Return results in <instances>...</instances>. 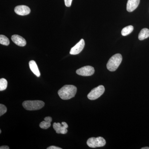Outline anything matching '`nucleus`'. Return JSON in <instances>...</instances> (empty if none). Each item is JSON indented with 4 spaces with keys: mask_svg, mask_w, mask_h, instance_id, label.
Listing matches in <instances>:
<instances>
[{
    "mask_svg": "<svg viewBox=\"0 0 149 149\" xmlns=\"http://www.w3.org/2000/svg\"><path fill=\"white\" fill-rule=\"evenodd\" d=\"M106 143L105 140L102 137L97 138L92 137L88 139L87 142L88 146L92 148L103 147L105 145Z\"/></svg>",
    "mask_w": 149,
    "mask_h": 149,
    "instance_id": "nucleus-4",
    "label": "nucleus"
},
{
    "mask_svg": "<svg viewBox=\"0 0 149 149\" xmlns=\"http://www.w3.org/2000/svg\"><path fill=\"white\" fill-rule=\"evenodd\" d=\"M105 91V88L103 85H100L94 88L88 95V98L94 100L98 98L103 95Z\"/></svg>",
    "mask_w": 149,
    "mask_h": 149,
    "instance_id": "nucleus-5",
    "label": "nucleus"
},
{
    "mask_svg": "<svg viewBox=\"0 0 149 149\" xmlns=\"http://www.w3.org/2000/svg\"><path fill=\"white\" fill-rule=\"evenodd\" d=\"M53 126L57 133L65 134L67 133L68 130L67 128H68V126L66 122H62L61 124L59 123H54Z\"/></svg>",
    "mask_w": 149,
    "mask_h": 149,
    "instance_id": "nucleus-7",
    "label": "nucleus"
},
{
    "mask_svg": "<svg viewBox=\"0 0 149 149\" xmlns=\"http://www.w3.org/2000/svg\"><path fill=\"white\" fill-rule=\"evenodd\" d=\"M44 121L40 123V128L44 129H47L49 128L51 125V122L52 121V118L50 116H47L44 118Z\"/></svg>",
    "mask_w": 149,
    "mask_h": 149,
    "instance_id": "nucleus-13",
    "label": "nucleus"
},
{
    "mask_svg": "<svg viewBox=\"0 0 149 149\" xmlns=\"http://www.w3.org/2000/svg\"><path fill=\"white\" fill-rule=\"evenodd\" d=\"M140 0H128L127 3V10L131 12L137 8L140 3Z\"/></svg>",
    "mask_w": 149,
    "mask_h": 149,
    "instance_id": "nucleus-11",
    "label": "nucleus"
},
{
    "mask_svg": "<svg viewBox=\"0 0 149 149\" xmlns=\"http://www.w3.org/2000/svg\"><path fill=\"white\" fill-rule=\"evenodd\" d=\"M149 37V29L148 28H143L141 30L139 35L140 40H143Z\"/></svg>",
    "mask_w": 149,
    "mask_h": 149,
    "instance_id": "nucleus-14",
    "label": "nucleus"
},
{
    "mask_svg": "<svg viewBox=\"0 0 149 149\" xmlns=\"http://www.w3.org/2000/svg\"><path fill=\"white\" fill-rule=\"evenodd\" d=\"M133 29L134 28L132 25H129V26L125 27L122 29V31H121V35L123 36H127L133 32Z\"/></svg>",
    "mask_w": 149,
    "mask_h": 149,
    "instance_id": "nucleus-15",
    "label": "nucleus"
},
{
    "mask_svg": "<svg viewBox=\"0 0 149 149\" xmlns=\"http://www.w3.org/2000/svg\"><path fill=\"white\" fill-rule=\"evenodd\" d=\"M15 12L20 15H26L30 13L31 10L28 6L24 5L18 6L15 8Z\"/></svg>",
    "mask_w": 149,
    "mask_h": 149,
    "instance_id": "nucleus-9",
    "label": "nucleus"
},
{
    "mask_svg": "<svg viewBox=\"0 0 149 149\" xmlns=\"http://www.w3.org/2000/svg\"><path fill=\"white\" fill-rule=\"evenodd\" d=\"M1 133V130H0V133Z\"/></svg>",
    "mask_w": 149,
    "mask_h": 149,
    "instance_id": "nucleus-23",
    "label": "nucleus"
},
{
    "mask_svg": "<svg viewBox=\"0 0 149 149\" xmlns=\"http://www.w3.org/2000/svg\"><path fill=\"white\" fill-rule=\"evenodd\" d=\"M0 149H9V147L8 146H1V147H0Z\"/></svg>",
    "mask_w": 149,
    "mask_h": 149,
    "instance_id": "nucleus-21",
    "label": "nucleus"
},
{
    "mask_svg": "<svg viewBox=\"0 0 149 149\" xmlns=\"http://www.w3.org/2000/svg\"><path fill=\"white\" fill-rule=\"evenodd\" d=\"M72 0H64L65 4L66 6L69 7L71 5Z\"/></svg>",
    "mask_w": 149,
    "mask_h": 149,
    "instance_id": "nucleus-19",
    "label": "nucleus"
},
{
    "mask_svg": "<svg viewBox=\"0 0 149 149\" xmlns=\"http://www.w3.org/2000/svg\"><path fill=\"white\" fill-rule=\"evenodd\" d=\"M85 45V41L83 39H81L79 42L77 43L75 46L71 48L70 54L71 55L78 54L83 50Z\"/></svg>",
    "mask_w": 149,
    "mask_h": 149,
    "instance_id": "nucleus-8",
    "label": "nucleus"
},
{
    "mask_svg": "<svg viewBox=\"0 0 149 149\" xmlns=\"http://www.w3.org/2000/svg\"><path fill=\"white\" fill-rule=\"evenodd\" d=\"M45 104L44 102L40 100L25 101L22 103L23 107L28 111H35L41 109L44 107Z\"/></svg>",
    "mask_w": 149,
    "mask_h": 149,
    "instance_id": "nucleus-3",
    "label": "nucleus"
},
{
    "mask_svg": "<svg viewBox=\"0 0 149 149\" xmlns=\"http://www.w3.org/2000/svg\"><path fill=\"white\" fill-rule=\"evenodd\" d=\"M7 108L3 104H0V116H1L7 112Z\"/></svg>",
    "mask_w": 149,
    "mask_h": 149,
    "instance_id": "nucleus-18",
    "label": "nucleus"
},
{
    "mask_svg": "<svg viewBox=\"0 0 149 149\" xmlns=\"http://www.w3.org/2000/svg\"><path fill=\"white\" fill-rule=\"evenodd\" d=\"M11 40L13 42L17 45L20 47H24L26 45V40L19 35H13L11 37Z\"/></svg>",
    "mask_w": 149,
    "mask_h": 149,
    "instance_id": "nucleus-10",
    "label": "nucleus"
},
{
    "mask_svg": "<svg viewBox=\"0 0 149 149\" xmlns=\"http://www.w3.org/2000/svg\"><path fill=\"white\" fill-rule=\"evenodd\" d=\"M0 44L5 46H8L10 44L9 40L3 35H0Z\"/></svg>",
    "mask_w": 149,
    "mask_h": 149,
    "instance_id": "nucleus-16",
    "label": "nucleus"
},
{
    "mask_svg": "<svg viewBox=\"0 0 149 149\" xmlns=\"http://www.w3.org/2000/svg\"><path fill=\"white\" fill-rule=\"evenodd\" d=\"M47 149H62L61 148L59 147L55 146H51L47 148Z\"/></svg>",
    "mask_w": 149,
    "mask_h": 149,
    "instance_id": "nucleus-20",
    "label": "nucleus"
},
{
    "mask_svg": "<svg viewBox=\"0 0 149 149\" xmlns=\"http://www.w3.org/2000/svg\"><path fill=\"white\" fill-rule=\"evenodd\" d=\"M8 82L5 78H1L0 79V91H3L6 89L7 87Z\"/></svg>",
    "mask_w": 149,
    "mask_h": 149,
    "instance_id": "nucleus-17",
    "label": "nucleus"
},
{
    "mask_svg": "<svg viewBox=\"0 0 149 149\" xmlns=\"http://www.w3.org/2000/svg\"><path fill=\"white\" fill-rule=\"evenodd\" d=\"M77 88L73 85H65L58 91V95L63 100H68L74 97Z\"/></svg>",
    "mask_w": 149,
    "mask_h": 149,
    "instance_id": "nucleus-1",
    "label": "nucleus"
},
{
    "mask_svg": "<svg viewBox=\"0 0 149 149\" xmlns=\"http://www.w3.org/2000/svg\"><path fill=\"white\" fill-rule=\"evenodd\" d=\"M142 149H149V147H144V148H141Z\"/></svg>",
    "mask_w": 149,
    "mask_h": 149,
    "instance_id": "nucleus-22",
    "label": "nucleus"
},
{
    "mask_svg": "<svg viewBox=\"0 0 149 149\" xmlns=\"http://www.w3.org/2000/svg\"><path fill=\"white\" fill-rule=\"evenodd\" d=\"M29 67L31 71L37 77H40V73L37 63L34 61H30L29 62Z\"/></svg>",
    "mask_w": 149,
    "mask_h": 149,
    "instance_id": "nucleus-12",
    "label": "nucleus"
},
{
    "mask_svg": "<svg viewBox=\"0 0 149 149\" xmlns=\"http://www.w3.org/2000/svg\"><path fill=\"white\" fill-rule=\"evenodd\" d=\"M122 61V56L120 54H116L109 59L107 63V68L110 71H115L118 68Z\"/></svg>",
    "mask_w": 149,
    "mask_h": 149,
    "instance_id": "nucleus-2",
    "label": "nucleus"
},
{
    "mask_svg": "<svg viewBox=\"0 0 149 149\" xmlns=\"http://www.w3.org/2000/svg\"><path fill=\"white\" fill-rule=\"evenodd\" d=\"M76 73L78 75L83 76H89L93 75L95 72V69L93 67L85 66L81 68L76 70Z\"/></svg>",
    "mask_w": 149,
    "mask_h": 149,
    "instance_id": "nucleus-6",
    "label": "nucleus"
}]
</instances>
